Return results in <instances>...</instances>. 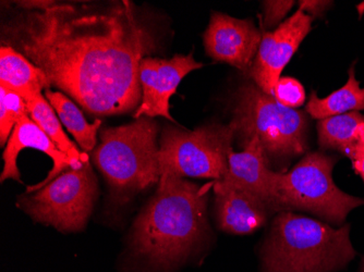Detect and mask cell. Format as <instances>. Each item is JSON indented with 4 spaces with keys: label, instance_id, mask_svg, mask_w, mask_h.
Segmentation results:
<instances>
[{
    "label": "cell",
    "instance_id": "obj_1",
    "mask_svg": "<svg viewBox=\"0 0 364 272\" xmlns=\"http://www.w3.org/2000/svg\"><path fill=\"white\" fill-rule=\"evenodd\" d=\"M31 7L4 26L3 45L40 67L50 85L90 114L138 109L139 67L156 44L130 3L103 10L54 3Z\"/></svg>",
    "mask_w": 364,
    "mask_h": 272
},
{
    "label": "cell",
    "instance_id": "obj_2",
    "mask_svg": "<svg viewBox=\"0 0 364 272\" xmlns=\"http://www.w3.org/2000/svg\"><path fill=\"white\" fill-rule=\"evenodd\" d=\"M163 175L156 193L134 222L131 244L136 255L161 271L185 263L208 230L210 185Z\"/></svg>",
    "mask_w": 364,
    "mask_h": 272
},
{
    "label": "cell",
    "instance_id": "obj_3",
    "mask_svg": "<svg viewBox=\"0 0 364 272\" xmlns=\"http://www.w3.org/2000/svg\"><path fill=\"white\" fill-rule=\"evenodd\" d=\"M350 226L280 212L259 251L262 272H338L355 259Z\"/></svg>",
    "mask_w": 364,
    "mask_h": 272
},
{
    "label": "cell",
    "instance_id": "obj_4",
    "mask_svg": "<svg viewBox=\"0 0 364 272\" xmlns=\"http://www.w3.org/2000/svg\"><path fill=\"white\" fill-rule=\"evenodd\" d=\"M230 126L241 147L257 138L269 165L285 168L309 148L306 112L284 107L255 83L238 89Z\"/></svg>",
    "mask_w": 364,
    "mask_h": 272
},
{
    "label": "cell",
    "instance_id": "obj_5",
    "mask_svg": "<svg viewBox=\"0 0 364 272\" xmlns=\"http://www.w3.org/2000/svg\"><path fill=\"white\" fill-rule=\"evenodd\" d=\"M157 135L156 122L147 116L102 131L92 157L116 202L124 204L159 182Z\"/></svg>",
    "mask_w": 364,
    "mask_h": 272
},
{
    "label": "cell",
    "instance_id": "obj_6",
    "mask_svg": "<svg viewBox=\"0 0 364 272\" xmlns=\"http://www.w3.org/2000/svg\"><path fill=\"white\" fill-rule=\"evenodd\" d=\"M339 158L324 151L306 154L288 173H277L276 189L280 212H310L331 226L343 227L351 210L364 200L341 191L333 180Z\"/></svg>",
    "mask_w": 364,
    "mask_h": 272
},
{
    "label": "cell",
    "instance_id": "obj_7",
    "mask_svg": "<svg viewBox=\"0 0 364 272\" xmlns=\"http://www.w3.org/2000/svg\"><path fill=\"white\" fill-rule=\"evenodd\" d=\"M234 138L230 124H206L193 131L167 126L159 141V173L220 181L228 170Z\"/></svg>",
    "mask_w": 364,
    "mask_h": 272
},
{
    "label": "cell",
    "instance_id": "obj_8",
    "mask_svg": "<svg viewBox=\"0 0 364 272\" xmlns=\"http://www.w3.org/2000/svg\"><path fill=\"white\" fill-rule=\"evenodd\" d=\"M97 194L90 163L71 168L32 193H24L18 206L33 220L60 232H79L87 226Z\"/></svg>",
    "mask_w": 364,
    "mask_h": 272
},
{
    "label": "cell",
    "instance_id": "obj_9",
    "mask_svg": "<svg viewBox=\"0 0 364 272\" xmlns=\"http://www.w3.org/2000/svg\"><path fill=\"white\" fill-rule=\"evenodd\" d=\"M312 20L298 10L274 32L263 33L249 75L264 93L273 95L280 75L310 33Z\"/></svg>",
    "mask_w": 364,
    "mask_h": 272
},
{
    "label": "cell",
    "instance_id": "obj_10",
    "mask_svg": "<svg viewBox=\"0 0 364 272\" xmlns=\"http://www.w3.org/2000/svg\"><path fill=\"white\" fill-rule=\"evenodd\" d=\"M202 67L203 63L194 60L192 54L176 55L171 59L143 58L139 67L142 102L134 114L136 119L159 116L173 121L169 99L183 77Z\"/></svg>",
    "mask_w": 364,
    "mask_h": 272
},
{
    "label": "cell",
    "instance_id": "obj_11",
    "mask_svg": "<svg viewBox=\"0 0 364 272\" xmlns=\"http://www.w3.org/2000/svg\"><path fill=\"white\" fill-rule=\"evenodd\" d=\"M261 32L251 20L214 12L204 33L206 54L249 73L259 50Z\"/></svg>",
    "mask_w": 364,
    "mask_h": 272
},
{
    "label": "cell",
    "instance_id": "obj_12",
    "mask_svg": "<svg viewBox=\"0 0 364 272\" xmlns=\"http://www.w3.org/2000/svg\"><path fill=\"white\" fill-rule=\"evenodd\" d=\"M276 175L277 173L269 168L259 138H253L240 153L231 151L226 175L216 182L253 194L267 204L274 212H280Z\"/></svg>",
    "mask_w": 364,
    "mask_h": 272
},
{
    "label": "cell",
    "instance_id": "obj_13",
    "mask_svg": "<svg viewBox=\"0 0 364 272\" xmlns=\"http://www.w3.org/2000/svg\"><path fill=\"white\" fill-rule=\"evenodd\" d=\"M26 148L38 149L50 157L54 163L52 171H49L47 177L36 185L28 186L26 193L38 191L67 170L71 168H80L85 165V163L77 165L75 161H71L28 114L20 119V121L14 126L8 140L7 146L3 155L5 165H4L0 181L5 182L8 179L21 181L20 179L21 175H20L16 161L20 153Z\"/></svg>",
    "mask_w": 364,
    "mask_h": 272
},
{
    "label": "cell",
    "instance_id": "obj_14",
    "mask_svg": "<svg viewBox=\"0 0 364 272\" xmlns=\"http://www.w3.org/2000/svg\"><path fill=\"white\" fill-rule=\"evenodd\" d=\"M215 217L220 230L250 234L267 224L273 210L263 200L242 190L214 183Z\"/></svg>",
    "mask_w": 364,
    "mask_h": 272
},
{
    "label": "cell",
    "instance_id": "obj_15",
    "mask_svg": "<svg viewBox=\"0 0 364 272\" xmlns=\"http://www.w3.org/2000/svg\"><path fill=\"white\" fill-rule=\"evenodd\" d=\"M0 87L19 94L26 102L52 87L40 67L9 46L0 48Z\"/></svg>",
    "mask_w": 364,
    "mask_h": 272
},
{
    "label": "cell",
    "instance_id": "obj_16",
    "mask_svg": "<svg viewBox=\"0 0 364 272\" xmlns=\"http://www.w3.org/2000/svg\"><path fill=\"white\" fill-rule=\"evenodd\" d=\"M318 144L353 159L364 138V116L358 111L322 119L318 122Z\"/></svg>",
    "mask_w": 364,
    "mask_h": 272
},
{
    "label": "cell",
    "instance_id": "obj_17",
    "mask_svg": "<svg viewBox=\"0 0 364 272\" xmlns=\"http://www.w3.org/2000/svg\"><path fill=\"white\" fill-rule=\"evenodd\" d=\"M355 62L349 67V77L341 89L320 98L316 91L311 92L306 111L312 118L322 120L329 116H339L347 112L364 110V89L355 79Z\"/></svg>",
    "mask_w": 364,
    "mask_h": 272
},
{
    "label": "cell",
    "instance_id": "obj_18",
    "mask_svg": "<svg viewBox=\"0 0 364 272\" xmlns=\"http://www.w3.org/2000/svg\"><path fill=\"white\" fill-rule=\"evenodd\" d=\"M45 97L58 114L59 120L65 126L70 134H73L77 144L85 153H91L95 149L96 135L98 129L101 128L102 121L100 119L94 124H89L87 119L77 107L73 100L60 92L45 91Z\"/></svg>",
    "mask_w": 364,
    "mask_h": 272
},
{
    "label": "cell",
    "instance_id": "obj_19",
    "mask_svg": "<svg viewBox=\"0 0 364 272\" xmlns=\"http://www.w3.org/2000/svg\"><path fill=\"white\" fill-rule=\"evenodd\" d=\"M26 103L30 118L48 135L63 153L77 165L89 163V156L80 151L75 143L65 135L54 108L48 103V100L45 99L44 96H36Z\"/></svg>",
    "mask_w": 364,
    "mask_h": 272
},
{
    "label": "cell",
    "instance_id": "obj_20",
    "mask_svg": "<svg viewBox=\"0 0 364 272\" xmlns=\"http://www.w3.org/2000/svg\"><path fill=\"white\" fill-rule=\"evenodd\" d=\"M26 100L10 89L0 87V145L8 143L14 126L22 116H28ZM30 116V114H28Z\"/></svg>",
    "mask_w": 364,
    "mask_h": 272
},
{
    "label": "cell",
    "instance_id": "obj_21",
    "mask_svg": "<svg viewBox=\"0 0 364 272\" xmlns=\"http://www.w3.org/2000/svg\"><path fill=\"white\" fill-rule=\"evenodd\" d=\"M273 96L280 105L290 109H296L304 106L306 102V91L302 84L290 77H280L274 87Z\"/></svg>",
    "mask_w": 364,
    "mask_h": 272
},
{
    "label": "cell",
    "instance_id": "obj_22",
    "mask_svg": "<svg viewBox=\"0 0 364 272\" xmlns=\"http://www.w3.org/2000/svg\"><path fill=\"white\" fill-rule=\"evenodd\" d=\"M264 26L265 28H275L279 26L280 22L285 19L290 10L294 6L292 0H277V1H263Z\"/></svg>",
    "mask_w": 364,
    "mask_h": 272
},
{
    "label": "cell",
    "instance_id": "obj_23",
    "mask_svg": "<svg viewBox=\"0 0 364 272\" xmlns=\"http://www.w3.org/2000/svg\"><path fill=\"white\" fill-rule=\"evenodd\" d=\"M332 5L333 1L302 0V1H299V10L312 18H316V16H323L329 8L332 7Z\"/></svg>",
    "mask_w": 364,
    "mask_h": 272
},
{
    "label": "cell",
    "instance_id": "obj_24",
    "mask_svg": "<svg viewBox=\"0 0 364 272\" xmlns=\"http://www.w3.org/2000/svg\"><path fill=\"white\" fill-rule=\"evenodd\" d=\"M351 163H353V171H355L357 175H359L364 182V138L362 140V142L360 143L355 157L351 159Z\"/></svg>",
    "mask_w": 364,
    "mask_h": 272
},
{
    "label": "cell",
    "instance_id": "obj_25",
    "mask_svg": "<svg viewBox=\"0 0 364 272\" xmlns=\"http://www.w3.org/2000/svg\"><path fill=\"white\" fill-rule=\"evenodd\" d=\"M359 272H364V257H363V259H362L361 266H360V271Z\"/></svg>",
    "mask_w": 364,
    "mask_h": 272
}]
</instances>
